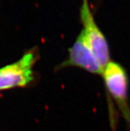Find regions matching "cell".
Wrapping results in <instances>:
<instances>
[{
  "instance_id": "obj_1",
  "label": "cell",
  "mask_w": 130,
  "mask_h": 131,
  "mask_svg": "<svg viewBox=\"0 0 130 131\" xmlns=\"http://www.w3.org/2000/svg\"><path fill=\"white\" fill-rule=\"evenodd\" d=\"M102 77L108 91L117 103L122 116L130 127L129 80L126 71L120 64L110 61L105 67Z\"/></svg>"
},
{
  "instance_id": "obj_2",
  "label": "cell",
  "mask_w": 130,
  "mask_h": 131,
  "mask_svg": "<svg viewBox=\"0 0 130 131\" xmlns=\"http://www.w3.org/2000/svg\"><path fill=\"white\" fill-rule=\"evenodd\" d=\"M38 59V53L29 50L15 63L0 69V91L25 87L34 79L33 68Z\"/></svg>"
},
{
  "instance_id": "obj_3",
  "label": "cell",
  "mask_w": 130,
  "mask_h": 131,
  "mask_svg": "<svg viewBox=\"0 0 130 131\" xmlns=\"http://www.w3.org/2000/svg\"><path fill=\"white\" fill-rule=\"evenodd\" d=\"M80 16L82 24V29L81 31L84 35L88 43L99 62L105 68L110 62L108 43L96 22L88 0H82Z\"/></svg>"
},
{
  "instance_id": "obj_4",
  "label": "cell",
  "mask_w": 130,
  "mask_h": 131,
  "mask_svg": "<svg viewBox=\"0 0 130 131\" xmlns=\"http://www.w3.org/2000/svg\"><path fill=\"white\" fill-rule=\"evenodd\" d=\"M79 67L92 74L102 75L104 68L94 55L82 31L69 49L66 59L59 67Z\"/></svg>"
}]
</instances>
